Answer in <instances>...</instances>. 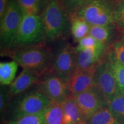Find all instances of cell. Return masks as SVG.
<instances>
[{
	"mask_svg": "<svg viewBox=\"0 0 124 124\" xmlns=\"http://www.w3.org/2000/svg\"><path fill=\"white\" fill-rule=\"evenodd\" d=\"M108 56L124 64V36L111 44Z\"/></svg>",
	"mask_w": 124,
	"mask_h": 124,
	"instance_id": "obj_23",
	"label": "cell"
},
{
	"mask_svg": "<svg viewBox=\"0 0 124 124\" xmlns=\"http://www.w3.org/2000/svg\"><path fill=\"white\" fill-rule=\"evenodd\" d=\"M10 0H0V18H2Z\"/></svg>",
	"mask_w": 124,
	"mask_h": 124,
	"instance_id": "obj_29",
	"label": "cell"
},
{
	"mask_svg": "<svg viewBox=\"0 0 124 124\" xmlns=\"http://www.w3.org/2000/svg\"><path fill=\"white\" fill-rule=\"evenodd\" d=\"M40 15L44 24L46 41L66 39L70 30V20L62 0H49Z\"/></svg>",
	"mask_w": 124,
	"mask_h": 124,
	"instance_id": "obj_3",
	"label": "cell"
},
{
	"mask_svg": "<svg viewBox=\"0 0 124 124\" xmlns=\"http://www.w3.org/2000/svg\"><path fill=\"white\" fill-rule=\"evenodd\" d=\"M36 1H37L39 5L40 9H41V12L49 2V0H36Z\"/></svg>",
	"mask_w": 124,
	"mask_h": 124,
	"instance_id": "obj_30",
	"label": "cell"
},
{
	"mask_svg": "<svg viewBox=\"0 0 124 124\" xmlns=\"http://www.w3.org/2000/svg\"><path fill=\"white\" fill-rule=\"evenodd\" d=\"M63 115L62 103H52L44 110V124H62Z\"/></svg>",
	"mask_w": 124,
	"mask_h": 124,
	"instance_id": "obj_17",
	"label": "cell"
},
{
	"mask_svg": "<svg viewBox=\"0 0 124 124\" xmlns=\"http://www.w3.org/2000/svg\"><path fill=\"white\" fill-rule=\"evenodd\" d=\"M85 122L86 124H120L108 107L98 111Z\"/></svg>",
	"mask_w": 124,
	"mask_h": 124,
	"instance_id": "obj_18",
	"label": "cell"
},
{
	"mask_svg": "<svg viewBox=\"0 0 124 124\" xmlns=\"http://www.w3.org/2000/svg\"><path fill=\"white\" fill-rule=\"evenodd\" d=\"M54 53L51 72L67 82L76 69L77 52L69 43L61 40Z\"/></svg>",
	"mask_w": 124,
	"mask_h": 124,
	"instance_id": "obj_7",
	"label": "cell"
},
{
	"mask_svg": "<svg viewBox=\"0 0 124 124\" xmlns=\"http://www.w3.org/2000/svg\"><path fill=\"white\" fill-rule=\"evenodd\" d=\"M5 53L23 69L35 71L41 77L51 71L54 53L45 43L19 46Z\"/></svg>",
	"mask_w": 124,
	"mask_h": 124,
	"instance_id": "obj_1",
	"label": "cell"
},
{
	"mask_svg": "<svg viewBox=\"0 0 124 124\" xmlns=\"http://www.w3.org/2000/svg\"><path fill=\"white\" fill-rule=\"evenodd\" d=\"M45 41L46 33L41 15H24L13 48L38 44Z\"/></svg>",
	"mask_w": 124,
	"mask_h": 124,
	"instance_id": "obj_6",
	"label": "cell"
},
{
	"mask_svg": "<svg viewBox=\"0 0 124 124\" xmlns=\"http://www.w3.org/2000/svg\"><path fill=\"white\" fill-rule=\"evenodd\" d=\"M79 124H86V123L85 122H82V123H80Z\"/></svg>",
	"mask_w": 124,
	"mask_h": 124,
	"instance_id": "obj_31",
	"label": "cell"
},
{
	"mask_svg": "<svg viewBox=\"0 0 124 124\" xmlns=\"http://www.w3.org/2000/svg\"><path fill=\"white\" fill-rule=\"evenodd\" d=\"M118 1V0H116V2H117V1Z\"/></svg>",
	"mask_w": 124,
	"mask_h": 124,
	"instance_id": "obj_32",
	"label": "cell"
},
{
	"mask_svg": "<svg viewBox=\"0 0 124 124\" xmlns=\"http://www.w3.org/2000/svg\"><path fill=\"white\" fill-rule=\"evenodd\" d=\"M12 98L9 92V86H1L0 89V113L1 116L4 117L8 107Z\"/></svg>",
	"mask_w": 124,
	"mask_h": 124,
	"instance_id": "obj_27",
	"label": "cell"
},
{
	"mask_svg": "<svg viewBox=\"0 0 124 124\" xmlns=\"http://www.w3.org/2000/svg\"><path fill=\"white\" fill-rule=\"evenodd\" d=\"M103 46L105 45L98 41L91 35H88L79 41L78 44L75 48L76 52H79L84 49L96 48Z\"/></svg>",
	"mask_w": 124,
	"mask_h": 124,
	"instance_id": "obj_25",
	"label": "cell"
},
{
	"mask_svg": "<svg viewBox=\"0 0 124 124\" xmlns=\"http://www.w3.org/2000/svg\"><path fill=\"white\" fill-rule=\"evenodd\" d=\"M122 33H123V35H124V32H122Z\"/></svg>",
	"mask_w": 124,
	"mask_h": 124,
	"instance_id": "obj_33",
	"label": "cell"
},
{
	"mask_svg": "<svg viewBox=\"0 0 124 124\" xmlns=\"http://www.w3.org/2000/svg\"><path fill=\"white\" fill-rule=\"evenodd\" d=\"M4 123V124H44V111L39 114L24 116Z\"/></svg>",
	"mask_w": 124,
	"mask_h": 124,
	"instance_id": "obj_24",
	"label": "cell"
},
{
	"mask_svg": "<svg viewBox=\"0 0 124 124\" xmlns=\"http://www.w3.org/2000/svg\"><path fill=\"white\" fill-rule=\"evenodd\" d=\"M19 65L15 60L0 63V84L9 86L15 79Z\"/></svg>",
	"mask_w": 124,
	"mask_h": 124,
	"instance_id": "obj_16",
	"label": "cell"
},
{
	"mask_svg": "<svg viewBox=\"0 0 124 124\" xmlns=\"http://www.w3.org/2000/svg\"><path fill=\"white\" fill-rule=\"evenodd\" d=\"M111 25H91L89 34L98 41L104 44L108 43L111 36Z\"/></svg>",
	"mask_w": 124,
	"mask_h": 124,
	"instance_id": "obj_20",
	"label": "cell"
},
{
	"mask_svg": "<svg viewBox=\"0 0 124 124\" xmlns=\"http://www.w3.org/2000/svg\"><path fill=\"white\" fill-rule=\"evenodd\" d=\"M40 76L35 71L23 69L17 77L9 86V92L12 97L28 90L39 82Z\"/></svg>",
	"mask_w": 124,
	"mask_h": 124,
	"instance_id": "obj_12",
	"label": "cell"
},
{
	"mask_svg": "<svg viewBox=\"0 0 124 124\" xmlns=\"http://www.w3.org/2000/svg\"><path fill=\"white\" fill-rule=\"evenodd\" d=\"M94 86L101 93L108 104L120 93L108 60L101 59L99 62L95 71Z\"/></svg>",
	"mask_w": 124,
	"mask_h": 124,
	"instance_id": "obj_8",
	"label": "cell"
},
{
	"mask_svg": "<svg viewBox=\"0 0 124 124\" xmlns=\"http://www.w3.org/2000/svg\"><path fill=\"white\" fill-rule=\"evenodd\" d=\"M98 64L87 69L74 72L67 82L71 95H75L94 86V79Z\"/></svg>",
	"mask_w": 124,
	"mask_h": 124,
	"instance_id": "obj_11",
	"label": "cell"
},
{
	"mask_svg": "<svg viewBox=\"0 0 124 124\" xmlns=\"http://www.w3.org/2000/svg\"><path fill=\"white\" fill-rule=\"evenodd\" d=\"M13 97L2 118L4 122L39 114L52 103L37 86Z\"/></svg>",
	"mask_w": 124,
	"mask_h": 124,
	"instance_id": "obj_2",
	"label": "cell"
},
{
	"mask_svg": "<svg viewBox=\"0 0 124 124\" xmlns=\"http://www.w3.org/2000/svg\"><path fill=\"white\" fill-rule=\"evenodd\" d=\"M90 0H62L69 15L76 13L78 10Z\"/></svg>",
	"mask_w": 124,
	"mask_h": 124,
	"instance_id": "obj_28",
	"label": "cell"
},
{
	"mask_svg": "<svg viewBox=\"0 0 124 124\" xmlns=\"http://www.w3.org/2000/svg\"><path fill=\"white\" fill-rule=\"evenodd\" d=\"M70 31L74 40L78 43L89 34L90 25L85 20L75 14L70 15Z\"/></svg>",
	"mask_w": 124,
	"mask_h": 124,
	"instance_id": "obj_15",
	"label": "cell"
},
{
	"mask_svg": "<svg viewBox=\"0 0 124 124\" xmlns=\"http://www.w3.org/2000/svg\"><path fill=\"white\" fill-rule=\"evenodd\" d=\"M36 86L52 103H62L72 96L66 82L51 71L47 72L40 77Z\"/></svg>",
	"mask_w": 124,
	"mask_h": 124,
	"instance_id": "obj_9",
	"label": "cell"
},
{
	"mask_svg": "<svg viewBox=\"0 0 124 124\" xmlns=\"http://www.w3.org/2000/svg\"><path fill=\"white\" fill-rule=\"evenodd\" d=\"M105 49V46H103L77 52L75 71L87 69L98 64L101 59Z\"/></svg>",
	"mask_w": 124,
	"mask_h": 124,
	"instance_id": "obj_13",
	"label": "cell"
},
{
	"mask_svg": "<svg viewBox=\"0 0 124 124\" xmlns=\"http://www.w3.org/2000/svg\"><path fill=\"white\" fill-rule=\"evenodd\" d=\"M120 93L124 94V64L108 56Z\"/></svg>",
	"mask_w": 124,
	"mask_h": 124,
	"instance_id": "obj_21",
	"label": "cell"
},
{
	"mask_svg": "<svg viewBox=\"0 0 124 124\" xmlns=\"http://www.w3.org/2000/svg\"><path fill=\"white\" fill-rule=\"evenodd\" d=\"M114 25L124 32V0H118L116 2L114 11Z\"/></svg>",
	"mask_w": 124,
	"mask_h": 124,
	"instance_id": "obj_26",
	"label": "cell"
},
{
	"mask_svg": "<svg viewBox=\"0 0 124 124\" xmlns=\"http://www.w3.org/2000/svg\"><path fill=\"white\" fill-rule=\"evenodd\" d=\"M108 108L120 124H124V94H120L113 98Z\"/></svg>",
	"mask_w": 124,
	"mask_h": 124,
	"instance_id": "obj_19",
	"label": "cell"
},
{
	"mask_svg": "<svg viewBox=\"0 0 124 124\" xmlns=\"http://www.w3.org/2000/svg\"><path fill=\"white\" fill-rule=\"evenodd\" d=\"M116 1L113 0H90L75 13L83 18L90 25L114 24Z\"/></svg>",
	"mask_w": 124,
	"mask_h": 124,
	"instance_id": "obj_4",
	"label": "cell"
},
{
	"mask_svg": "<svg viewBox=\"0 0 124 124\" xmlns=\"http://www.w3.org/2000/svg\"><path fill=\"white\" fill-rule=\"evenodd\" d=\"M85 122L102 108L108 107V103L101 93L95 86L73 95Z\"/></svg>",
	"mask_w": 124,
	"mask_h": 124,
	"instance_id": "obj_10",
	"label": "cell"
},
{
	"mask_svg": "<svg viewBox=\"0 0 124 124\" xmlns=\"http://www.w3.org/2000/svg\"><path fill=\"white\" fill-rule=\"evenodd\" d=\"M62 106L64 113L62 124H79L85 122L73 96H70L62 102Z\"/></svg>",
	"mask_w": 124,
	"mask_h": 124,
	"instance_id": "obj_14",
	"label": "cell"
},
{
	"mask_svg": "<svg viewBox=\"0 0 124 124\" xmlns=\"http://www.w3.org/2000/svg\"><path fill=\"white\" fill-rule=\"evenodd\" d=\"M24 15H40L41 9L36 0H16Z\"/></svg>",
	"mask_w": 124,
	"mask_h": 124,
	"instance_id": "obj_22",
	"label": "cell"
},
{
	"mask_svg": "<svg viewBox=\"0 0 124 124\" xmlns=\"http://www.w3.org/2000/svg\"><path fill=\"white\" fill-rule=\"evenodd\" d=\"M24 14L16 0H10L2 18H0L1 48L5 52L13 48Z\"/></svg>",
	"mask_w": 124,
	"mask_h": 124,
	"instance_id": "obj_5",
	"label": "cell"
}]
</instances>
